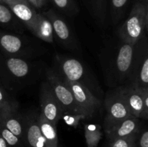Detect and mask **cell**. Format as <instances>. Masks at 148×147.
<instances>
[{"label":"cell","mask_w":148,"mask_h":147,"mask_svg":"<svg viewBox=\"0 0 148 147\" xmlns=\"http://www.w3.org/2000/svg\"><path fill=\"white\" fill-rule=\"evenodd\" d=\"M19 1H27V0H0V3H2V4H11V3H14ZM27 2H28V1H27Z\"/></svg>","instance_id":"cell-29"},{"label":"cell","mask_w":148,"mask_h":147,"mask_svg":"<svg viewBox=\"0 0 148 147\" xmlns=\"http://www.w3.org/2000/svg\"><path fill=\"white\" fill-rule=\"evenodd\" d=\"M2 125L20 139L24 138V120H22L17 110L9 109L6 111Z\"/></svg>","instance_id":"cell-18"},{"label":"cell","mask_w":148,"mask_h":147,"mask_svg":"<svg viewBox=\"0 0 148 147\" xmlns=\"http://www.w3.org/2000/svg\"><path fill=\"white\" fill-rule=\"evenodd\" d=\"M137 140H139L140 147H148V131L147 128H144L143 131L140 130Z\"/></svg>","instance_id":"cell-27"},{"label":"cell","mask_w":148,"mask_h":147,"mask_svg":"<svg viewBox=\"0 0 148 147\" xmlns=\"http://www.w3.org/2000/svg\"><path fill=\"white\" fill-rule=\"evenodd\" d=\"M0 103L10 109L17 110L18 108V102L9 95L2 86H0Z\"/></svg>","instance_id":"cell-22"},{"label":"cell","mask_w":148,"mask_h":147,"mask_svg":"<svg viewBox=\"0 0 148 147\" xmlns=\"http://www.w3.org/2000/svg\"><path fill=\"white\" fill-rule=\"evenodd\" d=\"M37 116H30L24 120V137L30 147H46V141L38 124Z\"/></svg>","instance_id":"cell-15"},{"label":"cell","mask_w":148,"mask_h":147,"mask_svg":"<svg viewBox=\"0 0 148 147\" xmlns=\"http://www.w3.org/2000/svg\"><path fill=\"white\" fill-rule=\"evenodd\" d=\"M56 71L62 77L77 82L88 88L97 98L102 101L103 92L95 75L81 61L73 57L58 55L56 57Z\"/></svg>","instance_id":"cell-1"},{"label":"cell","mask_w":148,"mask_h":147,"mask_svg":"<svg viewBox=\"0 0 148 147\" xmlns=\"http://www.w3.org/2000/svg\"><path fill=\"white\" fill-rule=\"evenodd\" d=\"M138 133L110 141L108 147H137Z\"/></svg>","instance_id":"cell-21"},{"label":"cell","mask_w":148,"mask_h":147,"mask_svg":"<svg viewBox=\"0 0 148 147\" xmlns=\"http://www.w3.org/2000/svg\"><path fill=\"white\" fill-rule=\"evenodd\" d=\"M36 68L27 59L7 57L0 53V79L3 86L11 89L13 84L33 79Z\"/></svg>","instance_id":"cell-3"},{"label":"cell","mask_w":148,"mask_h":147,"mask_svg":"<svg viewBox=\"0 0 148 147\" xmlns=\"http://www.w3.org/2000/svg\"><path fill=\"white\" fill-rule=\"evenodd\" d=\"M0 86H3L2 83H1V79H0Z\"/></svg>","instance_id":"cell-34"},{"label":"cell","mask_w":148,"mask_h":147,"mask_svg":"<svg viewBox=\"0 0 148 147\" xmlns=\"http://www.w3.org/2000/svg\"><path fill=\"white\" fill-rule=\"evenodd\" d=\"M17 20L31 33L34 29L38 13L33 6L27 1H19L7 4Z\"/></svg>","instance_id":"cell-14"},{"label":"cell","mask_w":148,"mask_h":147,"mask_svg":"<svg viewBox=\"0 0 148 147\" xmlns=\"http://www.w3.org/2000/svg\"><path fill=\"white\" fill-rule=\"evenodd\" d=\"M53 1L56 7L59 10L65 12L67 14H74L75 8L72 6L71 0H53Z\"/></svg>","instance_id":"cell-25"},{"label":"cell","mask_w":148,"mask_h":147,"mask_svg":"<svg viewBox=\"0 0 148 147\" xmlns=\"http://www.w3.org/2000/svg\"><path fill=\"white\" fill-rule=\"evenodd\" d=\"M36 1H37L38 5V9H40L44 5L45 2H46V0H36Z\"/></svg>","instance_id":"cell-32"},{"label":"cell","mask_w":148,"mask_h":147,"mask_svg":"<svg viewBox=\"0 0 148 147\" xmlns=\"http://www.w3.org/2000/svg\"><path fill=\"white\" fill-rule=\"evenodd\" d=\"M128 0H111L112 4V20L114 24L118 22L120 20L121 10L127 4Z\"/></svg>","instance_id":"cell-24"},{"label":"cell","mask_w":148,"mask_h":147,"mask_svg":"<svg viewBox=\"0 0 148 147\" xmlns=\"http://www.w3.org/2000/svg\"><path fill=\"white\" fill-rule=\"evenodd\" d=\"M40 113L53 125H57L63 110L48 81L43 82L40 91Z\"/></svg>","instance_id":"cell-9"},{"label":"cell","mask_w":148,"mask_h":147,"mask_svg":"<svg viewBox=\"0 0 148 147\" xmlns=\"http://www.w3.org/2000/svg\"><path fill=\"white\" fill-rule=\"evenodd\" d=\"M62 118L64 120L66 125L74 127V128L77 127V125L79 123V121L82 120H85L83 117L80 116V115H72V114L69 113H63Z\"/></svg>","instance_id":"cell-26"},{"label":"cell","mask_w":148,"mask_h":147,"mask_svg":"<svg viewBox=\"0 0 148 147\" xmlns=\"http://www.w3.org/2000/svg\"><path fill=\"white\" fill-rule=\"evenodd\" d=\"M104 105L106 112L103 122L104 131L132 116L128 105L123 97L119 86L107 92Z\"/></svg>","instance_id":"cell-7"},{"label":"cell","mask_w":148,"mask_h":147,"mask_svg":"<svg viewBox=\"0 0 148 147\" xmlns=\"http://www.w3.org/2000/svg\"><path fill=\"white\" fill-rule=\"evenodd\" d=\"M37 121L46 141V147H57L58 135L56 125L47 120L40 112L38 115Z\"/></svg>","instance_id":"cell-19"},{"label":"cell","mask_w":148,"mask_h":147,"mask_svg":"<svg viewBox=\"0 0 148 147\" xmlns=\"http://www.w3.org/2000/svg\"><path fill=\"white\" fill-rule=\"evenodd\" d=\"M132 117L141 120L148 119V109L145 107L144 93L148 89H141L132 84L119 86Z\"/></svg>","instance_id":"cell-10"},{"label":"cell","mask_w":148,"mask_h":147,"mask_svg":"<svg viewBox=\"0 0 148 147\" xmlns=\"http://www.w3.org/2000/svg\"><path fill=\"white\" fill-rule=\"evenodd\" d=\"M141 129V119L131 116L123 120L121 122H118L104 131L108 140L111 141L116 138L137 134Z\"/></svg>","instance_id":"cell-13"},{"label":"cell","mask_w":148,"mask_h":147,"mask_svg":"<svg viewBox=\"0 0 148 147\" xmlns=\"http://www.w3.org/2000/svg\"><path fill=\"white\" fill-rule=\"evenodd\" d=\"M62 78L72 91L77 104L84 113L86 119H90L96 115L101 110L102 101L97 98L83 85Z\"/></svg>","instance_id":"cell-8"},{"label":"cell","mask_w":148,"mask_h":147,"mask_svg":"<svg viewBox=\"0 0 148 147\" xmlns=\"http://www.w3.org/2000/svg\"><path fill=\"white\" fill-rule=\"evenodd\" d=\"M134 53V45L122 42L114 60L113 70L117 80L128 81L132 64Z\"/></svg>","instance_id":"cell-12"},{"label":"cell","mask_w":148,"mask_h":147,"mask_svg":"<svg viewBox=\"0 0 148 147\" xmlns=\"http://www.w3.org/2000/svg\"><path fill=\"white\" fill-rule=\"evenodd\" d=\"M84 134L88 147H97L103 136L102 127L99 124H85Z\"/></svg>","instance_id":"cell-20"},{"label":"cell","mask_w":148,"mask_h":147,"mask_svg":"<svg viewBox=\"0 0 148 147\" xmlns=\"http://www.w3.org/2000/svg\"><path fill=\"white\" fill-rule=\"evenodd\" d=\"M148 22L147 0H139L134 4L130 15L118 30L122 42L134 45L145 35Z\"/></svg>","instance_id":"cell-2"},{"label":"cell","mask_w":148,"mask_h":147,"mask_svg":"<svg viewBox=\"0 0 148 147\" xmlns=\"http://www.w3.org/2000/svg\"><path fill=\"white\" fill-rule=\"evenodd\" d=\"M33 33L38 38L46 42L53 43V30L51 22L43 14L38 13Z\"/></svg>","instance_id":"cell-17"},{"label":"cell","mask_w":148,"mask_h":147,"mask_svg":"<svg viewBox=\"0 0 148 147\" xmlns=\"http://www.w3.org/2000/svg\"><path fill=\"white\" fill-rule=\"evenodd\" d=\"M0 27L21 34L23 32V24L14 15L7 4L0 3Z\"/></svg>","instance_id":"cell-16"},{"label":"cell","mask_w":148,"mask_h":147,"mask_svg":"<svg viewBox=\"0 0 148 147\" xmlns=\"http://www.w3.org/2000/svg\"><path fill=\"white\" fill-rule=\"evenodd\" d=\"M38 50L21 34L0 30V53L3 56L27 59L38 53Z\"/></svg>","instance_id":"cell-4"},{"label":"cell","mask_w":148,"mask_h":147,"mask_svg":"<svg viewBox=\"0 0 148 147\" xmlns=\"http://www.w3.org/2000/svg\"><path fill=\"white\" fill-rule=\"evenodd\" d=\"M128 82L141 89H148V44L146 35L134 44V57Z\"/></svg>","instance_id":"cell-5"},{"label":"cell","mask_w":148,"mask_h":147,"mask_svg":"<svg viewBox=\"0 0 148 147\" xmlns=\"http://www.w3.org/2000/svg\"><path fill=\"white\" fill-rule=\"evenodd\" d=\"M103 147H106V146L105 145V146H103Z\"/></svg>","instance_id":"cell-35"},{"label":"cell","mask_w":148,"mask_h":147,"mask_svg":"<svg viewBox=\"0 0 148 147\" xmlns=\"http://www.w3.org/2000/svg\"><path fill=\"white\" fill-rule=\"evenodd\" d=\"M97 1H98V2L99 3L100 5H101V4H103V0H97Z\"/></svg>","instance_id":"cell-33"},{"label":"cell","mask_w":148,"mask_h":147,"mask_svg":"<svg viewBox=\"0 0 148 147\" xmlns=\"http://www.w3.org/2000/svg\"><path fill=\"white\" fill-rule=\"evenodd\" d=\"M0 147H10L5 141V140L1 135H0Z\"/></svg>","instance_id":"cell-30"},{"label":"cell","mask_w":148,"mask_h":147,"mask_svg":"<svg viewBox=\"0 0 148 147\" xmlns=\"http://www.w3.org/2000/svg\"><path fill=\"white\" fill-rule=\"evenodd\" d=\"M43 14L51 22L53 34L56 35L59 42L66 48L79 51V45L67 22L53 10H48Z\"/></svg>","instance_id":"cell-11"},{"label":"cell","mask_w":148,"mask_h":147,"mask_svg":"<svg viewBox=\"0 0 148 147\" xmlns=\"http://www.w3.org/2000/svg\"><path fill=\"white\" fill-rule=\"evenodd\" d=\"M48 82L51 86L56 97L60 103L63 110V113L80 115L86 119L85 115L77 104L72 91L62 79L60 75L55 70L48 69L46 71Z\"/></svg>","instance_id":"cell-6"},{"label":"cell","mask_w":148,"mask_h":147,"mask_svg":"<svg viewBox=\"0 0 148 147\" xmlns=\"http://www.w3.org/2000/svg\"><path fill=\"white\" fill-rule=\"evenodd\" d=\"M10 109V108H7V107L4 106L3 105H1L0 103V127L2 125V122H3V119H4V116L5 115V112L7 110ZM14 110V109H12Z\"/></svg>","instance_id":"cell-28"},{"label":"cell","mask_w":148,"mask_h":147,"mask_svg":"<svg viewBox=\"0 0 148 147\" xmlns=\"http://www.w3.org/2000/svg\"><path fill=\"white\" fill-rule=\"evenodd\" d=\"M27 1H28V2L30 3L32 6H33V7L38 9V3H37V1H36V0H27Z\"/></svg>","instance_id":"cell-31"},{"label":"cell","mask_w":148,"mask_h":147,"mask_svg":"<svg viewBox=\"0 0 148 147\" xmlns=\"http://www.w3.org/2000/svg\"><path fill=\"white\" fill-rule=\"evenodd\" d=\"M0 135L5 140L10 147H17L20 144V138L3 125L0 127Z\"/></svg>","instance_id":"cell-23"}]
</instances>
